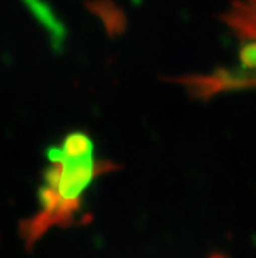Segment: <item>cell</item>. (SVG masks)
I'll return each instance as SVG.
<instances>
[{
    "instance_id": "cell-1",
    "label": "cell",
    "mask_w": 256,
    "mask_h": 258,
    "mask_svg": "<svg viewBox=\"0 0 256 258\" xmlns=\"http://www.w3.org/2000/svg\"><path fill=\"white\" fill-rule=\"evenodd\" d=\"M45 158L48 164L37 189V209L19 223V237L27 250H33L54 227L88 223L87 192L98 178L118 169L113 161L96 158L95 152L73 153L60 144L46 147Z\"/></svg>"
},
{
    "instance_id": "cell-2",
    "label": "cell",
    "mask_w": 256,
    "mask_h": 258,
    "mask_svg": "<svg viewBox=\"0 0 256 258\" xmlns=\"http://www.w3.org/2000/svg\"><path fill=\"white\" fill-rule=\"evenodd\" d=\"M224 22L238 39L256 40V0H233L224 14Z\"/></svg>"
},
{
    "instance_id": "cell-3",
    "label": "cell",
    "mask_w": 256,
    "mask_h": 258,
    "mask_svg": "<svg viewBox=\"0 0 256 258\" xmlns=\"http://www.w3.org/2000/svg\"><path fill=\"white\" fill-rule=\"evenodd\" d=\"M27 5V8L33 13V16L39 20L40 25L46 30L51 45L56 51H62L63 43L66 40V28L57 14L53 11L51 5L46 4L45 0H22Z\"/></svg>"
},
{
    "instance_id": "cell-4",
    "label": "cell",
    "mask_w": 256,
    "mask_h": 258,
    "mask_svg": "<svg viewBox=\"0 0 256 258\" xmlns=\"http://www.w3.org/2000/svg\"><path fill=\"white\" fill-rule=\"evenodd\" d=\"M85 8L102 22L108 37L114 39L127 30L125 13L113 0H87Z\"/></svg>"
}]
</instances>
